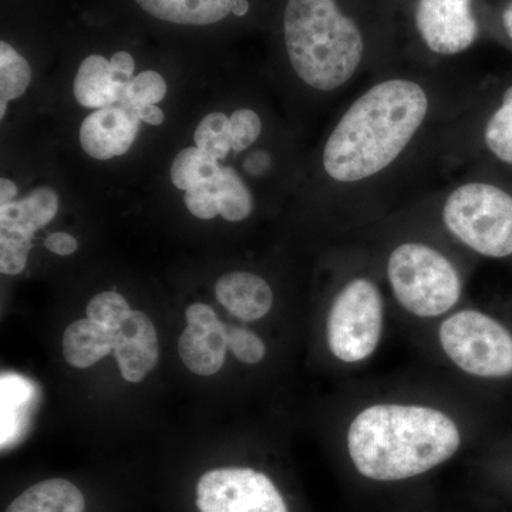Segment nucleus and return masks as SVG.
I'll return each mask as SVG.
<instances>
[{"label": "nucleus", "instance_id": "obj_1", "mask_svg": "<svg viewBox=\"0 0 512 512\" xmlns=\"http://www.w3.org/2000/svg\"><path fill=\"white\" fill-rule=\"evenodd\" d=\"M429 100L419 84L387 80L353 103L330 134L323 167L333 180L372 177L402 154L426 119Z\"/></svg>", "mask_w": 512, "mask_h": 512}, {"label": "nucleus", "instance_id": "obj_2", "mask_svg": "<svg viewBox=\"0 0 512 512\" xmlns=\"http://www.w3.org/2000/svg\"><path fill=\"white\" fill-rule=\"evenodd\" d=\"M456 423L430 407L379 404L357 414L348 433L353 464L362 476L399 481L420 476L456 454Z\"/></svg>", "mask_w": 512, "mask_h": 512}, {"label": "nucleus", "instance_id": "obj_3", "mask_svg": "<svg viewBox=\"0 0 512 512\" xmlns=\"http://www.w3.org/2000/svg\"><path fill=\"white\" fill-rule=\"evenodd\" d=\"M284 25L289 60L308 86L330 92L352 79L362 62V33L335 0H289Z\"/></svg>", "mask_w": 512, "mask_h": 512}, {"label": "nucleus", "instance_id": "obj_4", "mask_svg": "<svg viewBox=\"0 0 512 512\" xmlns=\"http://www.w3.org/2000/svg\"><path fill=\"white\" fill-rule=\"evenodd\" d=\"M387 274L397 301L420 318L443 315L460 299L461 281L456 269L440 252L426 245L404 244L394 249Z\"/></svg>", "mask_w": 512, "mask_h": 512}, {"label": "nucleus", "instance_id": "obj_5", "mask_svg": "<svg viewBox=\"0 0 512 512\" xmlns=\"http://www.w3.org/2000/svg\"><path fill=\"white\" fill-rule=\"evenodd\" d=\"M443 215L447 228L478 254L512 255V197L501 188L463 185L448 197Z\"/></svg>", "mask_w": 512, "mask_h": 512}, {"label": "nucleus", "instance_id": "obj_6", "mask_svg": "<svg viewBox=\"0 0 512 512\" xmlns=\"http://www.w3.org/2000/svg\"><path fill=\"white\" fill-rule=\"evenodd\" d=\"M440 342L464 372L487 379L512 373V336L497 320L477 311H461L444 320Z\"/></svg>", "mask_w": 512, "mask_h": 512}, {"label": "nucleus", "instance_id": "obj_7", "mask_svg": "<svg viewBox=\"0 0 512 512\" xmlns=\"http://www.w3.org/2000/svg\"><path fill=\"white\" fill-rule=\"evenodd\" d=\"M383 328V301L369 279H355L336 296L328 319L329 348L346 363L375 352Z\"/></svg>", "mask_w": 512, "mask_h": 512}, {"label": "nucleus", "instance_id": "obj_8", "mask_svg": "<svg viewBox=\"0 0 512 512\" xmlns=\"http://www.w3.org/2000/svg\"><path fill=\"white\" fill-rule=\"evenodd\" d=\"M201 512H288L271 478L252 468H217L197 484Z\"/></svg>", "mask_w": 512, "mask_h": 512}, {"label": "nucleus", "instance_id": "obj_9", "mask_svg": "<svg viewBox=\"0 0 512 512\" xmlns=\"http://www.w3.org/2000/svg\"><path fill=\"white\" fill-rule=\"evenodd\" d=\"M416 25L426 45L439 55H457L476 42L471 0H419Z\"/></svg>", "mask_w": 512, "mask_h": 512}, {"label": "nucleus", "instance_id": "obj_10", "mask_svg": "<svg viewBox=\"0 0 512 512\" xmlns=\"http://www.w3.org/2000/svg\"><path fill=\"white\" fill-rule=\"evenodd\" d=\"M140 117L126 106L104 107L86 117L80 128V143L97 160L124 156L140 131Z\"/></svg>", "mask_w": 512, "mask_h": 512}, {"label": "nucleus", "instance_id": "obj_11", "mask_svg": "<svg viewBox=\"0 0 512 512\" xmlns=\"http://www.w3.org/2000/svg\"><path fill=\"white\" fill-rule=\"evenodd\" d=\"M113 353L121 376L130 383L141 382L156 367L160 356L157 332L146 313L131 311L114 329Z\"/></svg>", "mask_w": 512, "mask_h": 512}, {"label": "nucleus", "instance_id": "obj_12", "mask_svg": "<svg viewBox=\"0 0 512 512\" xmlns=\"http://www.w3.org/2000/svg\"><path fill=\"white\" fill-rule=\"evenodd\" d=\"M218 302L235 318L252 322L264 318L274 303L271 286L249 272H229L215 285Z\"/></svg>", "mask_w": 512, "mask_h": 512}, {"label": "nucleus", "instance_id": "obj_13", "mask_svg": "<svg viewBox=\"0 0 512 512\" xmlns=\"http://www.w3.org/2000/svg\"><path fill=\"white\" fill-rule=\"evenodd\" d=\"M59 210V197L52 188H36L19 201L0 207V232L30 239L46 227Z\"/></svg>", "mask_w": 512, "mask_h": 512}, {"label": "nucleus", "instance_id": "obj_14", "mask_svg": "<svg viewBox=\"0 0 512 512\" xmlns=\"http://www.w3.org/2000/svg\"><path fill=\"white\" fill-rule=\"evenodd\" d=\"M225 326L208 330L188 325L178 340V353L184 365L198 376H212L220 372L227 355Z\"/></svg>", "mask_w": 512, "mask_h": 512}, {"label": "nucleus", "instance_id": "obj_15", "mask_svg": "<svg viewBox=\"0 0 512 512\" xmlns=\"http://www.w3.org/2000/svg\"><path fill=\"white\" fill-rule=\"evenodd\" d=\"M114 330L94 322L80 319L72 323L63 335V356L76 369H87L96 365L113 352Z\"/></svg>", "mask_w": 512, "mask_h": 512}, {"label": "nucleus", "instance_id": "obj_16", "mask_svg": "<svg viewBox=\"0 0 512 512\" xmlns=\"http://www.w3.org/2000/svg\"><path fill=\"white\" fill-rule=\"evenodd\" d=\"M154 18L177 25L207 26L227 18L237 0H136Z\"/></svg>", "mask_w": 512, "mask_h": 512}, {"label": "nucleus", "instance_id": "obj_17", "mask_svg": "<svg viewBox=\"0 0 512 512\" xmlns=\"http://www.w3.org/2000/svg\"><path fill=\"white\" fill-rule=\"evenodd\" d=\"M124 89L113 82L110 62L100 55H92L83 60L73 84L77 101L87 109L96 110L119 104Z\"/></svg>", "mask_w": 512, "mask_h": 512}, {"label": "nucleus", "instance_id": "obj_18", "mask_svg": "<svg viewBox=\"0 0 512 512\" xmlns=\"http://www.w3.org/2000/svg\"><path fill=\"white\" fill-rule=\"evenodd\" d=\"M82 491L63 478L42 481L19 495L5 512H84Z\"/></svg>", "mask_w": 512, "mask_h": 512}, {"label": "nucleus", "instance_id": "obj_19", "mask_svg": "<svg viewBox=\"0 0 512 512\" xmlns=\"http://www.w3.org/2000/svg\"><path fill=\"white\" fill-rule=\"evenodd\" d=\"M221 170L217 158L208 156L198 147H188L175 157L171 180L180 190L190 191L200 185L215 183Z\"/></svg>", "mask_w": 512, "mask_h": 512}, {"label": "nucleus", "instance_id": "obj_20", "mask_svg": "<svg viewBox=\"0 0 512 512\" xmlns=\"http://www.w3.org/2000/svg\"><path fill=\"white\" fill-rule=\"evenodd\" d=\"M220 215L229 222L244 221L251 215L254 198L247 185L232 168H222L217 180Z\"/></svg>", "mask_w": 512, "mask_h": 512}, {"label": "nucleus", "instance_id": "obj_21", "mask_svg": "<svg viewBox=\"0 0 512 512\" xmlns=\"http://www.w3.org/2000/svg\"><path fill=\"white\" fill-rule=\"evenodd\" d=\"M32 79L29 63L9 43H0V101L19 99Z\"/></svg>", "mask_w": 512, "mask_h": 512}, {"label": "nucleus", "instance_id": "obj_22", "mask_svg": "<svg viewBox=\"0 0 512 512\" xmlns=\"http://www.w3.org/2000/svg\"><path fill=\"white\" fill-rule=\"evenodd\" d=\"M195 144L208 156L222 160L232 150L231 121L224 113L205 116L195 130Z\"/></svg>", "mask_w": 512, "mask_h": 512}, {"label": "nucleus", "instance_id": "obj_23", "mask_svg": "<svg viewBox=\"0 0 512 512\" xmlns=\"http://www.w3.org/2000/svg\"><path fill=\"white\" fill-rule=\"evenodd\" d=\"M485 143L495 157L512 164V86L504 94L503 106L485 127Z\"/></svg>", "mask_w": 512, "mask_h": 512}, {"label": "nucleus", "instance_id": "obj_24", "mask_svg": "<svg viewBox=\"0 0 512 512\" xmlns=\"http://www.w3.org/2000/svg\"><path fill=\"white\" fill-rule=\"evenodd\" d=\"M165 94H167V83H165L164 77L153 70H147L131 80V83L124 89L119 104L138 114V111L144 106L163 101Z\"/></svg>", "mask_w": 512, "mask_h": 512}, {"label": "nucleus", "instance_id": "obj_25", "mask_svg": "<svg viewBox=\"0 0 512 512\" xmlns=\"http://www.w3.org/2000/svg\"><path fill=\"white\" fill-rule=\"evenodd\" d=\"M87 318L111 330L119 328L131 309L124 296L116 292H101L87 305Z\"/></svg>", "mask_w": 512, "mask_h": 512}, {"label": "nucleus", "instance_id": "obj_26", "mask_svg": "<svg viewBox=\"0 0 512 512\" xmlns=\"http://www.w3.org/2000/svg\"><path fill=\"white\" fill-rule=\"evenodd\" d=\"M225 336H227L228 349L242 363L256 365L264 359L266 353L264 342L251 330L227 325Z\"/></svg>", "mask_w": 512, "mask_h": 512}, {"label": "nucleus", "instance_id": "obj_27", "mask_svg": "<svg viewBox=\"0 0 512 512\" xmlns=\"http://www.w3.org/2000/svg\"><path fill=\"white\" fill-rule=\"evenodd\" d=\"M32 241L0 232V271L5 275H18L28 264Z\"/></svg>", "mask_w": 512, "mask_h": 512}, {"label": "nucleus", "instance_id": "obj_28", "mask_svg": "<svg viewBox=\"0 0 512 512\" xmlns=\"http://www.w3.org/2000/svg\"><path fill=\"white\" fill-rule=\"evenodd\" d=\"M229 121H231L232 150L235 153L247 150L261 136L262 123L255 111L239 109L232 113Z\"/></svg>", "mask_w": 512, "mask_h": 512}, {"label": "nucleus", "instance_id": "obj_29", "mask_svg": "<svg viewBox=\"0 0 512 512\" xmlns=\"http://www.w3.org/2000/svg\"><path fill=\"white\" fill-rule=\"evenodd\" d=\"M184 200L188 211L200 220H212L220 215L217 181L185 191Z\"/></svg>", "mask_w": 512, "mask_h": 512}, {"label": "nucleus", "instance_id": "obj_30", "mask_svg": "<svg viewBox=\"0 0 512 512\" xmlns=\"http://www.w3.org/2000/svg\"><path fill=\"white\" fill-rule=\"evenodd\" d=\"M134 67L136 64H134L133 56L130 53L117 52L110 60L111 79L117 86L124 89L134 79Z\"/></svg>", "mask_w": 512, "mask_h": 512}, {"label": "nucleus", "instance_id": "obj_31", "mask_svg": "<svg viewBox=\"0 0 512 512\" xmlns=\"http://www.w3.org/2000/svg\"><path fill=\"white\" fill-rule=\"evenodd\" d=\"M185 318H187L188 325L202 329L214 330L224 325L210 306L204 305V303H192L191 306H188Z\"/></svg>", "mask_w": 512, "mask_h": 512}, {"label": "nucleus", "instance_id": "obj_32", "mask_svg": "<svg viewBox=\"0 0 512 512\" xmlns=\"http://www.w3.org/2000/svg\"><path fill=\"white\" fill-rule=\"evenodd\" d=\"M45 247L53 254L60 256L72 255L77 251V239L66 232H55L49 235L45 241Z\"/></svg>", "mask_w": 512, "mask_h": 512}, {"label": "nucleus", "instance_id": "obj_33", "mask_svg": "<svg viewBox=\"0 0 512 512\" xmlns=\"http://www.w3.org/2000/svg\"><path fill=\"white\" fill-rule=\"evenodd\" d=\"M245 170L251 175H262L271 167V157L264 151H255V153L249 154L247 160L244 163Z\"/></svg>", "mask_w": 512, "mask_h": 512}, {"label": "nucleus", "instance_id": "obj_34", "mask_svg": "<svg viewBox=\"0 0 512 512\" xmlns=\"http://www.w3.org/2000/svg\"><path fill=\"white\" fill-rule=\"evenodd\" d=\"M138 117H140V120L144 121V123L151 124V126H160L165 119L163 110H161L157 104L144 106L143 109L138 111Z\"/></svg>", "mask_w": 512, "mask_h": 512}, {"label": "nucleus", "instance_id": "obj_35", "mask_svg": "<svg viewBox=\"0 0 512 512\" xmlns=\"http://www.w3.org/2000/svg\"><path fill=\"white\" fill-rule=\"evenodd\" d=\"M16 195H18V187L15 183L8 180V178H2L0 180V207L15 201Z\"/></svg>", "mask_w": 512, "mask_h": 512}, {"label": "nucleus", "instance_id": "obj_36", "mask_svg": "<svg viewBox=\"0 0 512 512\" xmlns=\"http://www.w3.org/2000/svg\"><path fill=\"white\" fill-rule=\"evenodd\" d=\"M249 10V3L247 0H237L235 3L234 9H232V13L237 16L247 15Z\"/></svg>", "mask_w": 512, "mask_h": 512}, {"label": "nucleus", "instance_id": "obj_37", "mask_svg": "<svg viewBox=\"0 0 512 512\" xmlns=\"http://www.w3.org/2000/svg\"><path fill=\"white\" fill-rule=\"evenodd\" d=\"M504 28L507 30L508 36L512 39V3L505 9L504 16Z\"/></svg>", "mask_w": 512, "mask_h": 512}, {"label": "nucleus", "instance_id": "obj_38", "mask_svg": "<svg viewBox=\"0 0 512 512\" xmlns=\"http://www.w3.org/2000/svg\"><path fill=\"white\" fill-rule=\"evenodd\" d=\"M0 104H2V110H0V117L5 116L6 106H8V103L6 101H0Z\"/></svg>", "mask_w": 512, "mask_h": 512}]
</instances>
